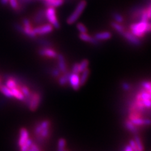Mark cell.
<instances>
[{"instance_id":"40","label":"cell","mask_w":151,"mask_h":151,"mask_svg":"<svg viewBox=\"0 0 151 151\" xmlns=\"http://www.w3.org/2000/svg\"><path fill=\"white\" fill-rule=\"evenodd\" d=\"M0 2L3 5H5V4H8L9 3V0H0Z\"/></svg>"},{"instance_id":"22","label":"cell","mask_w":151,"mask_h":151,"mask_svg":"<svg viewBox=\"0 0 151 151\" xmlns=\"http://www.w3.org/2000/svg\"><path fill=\"white\" fill-rule=\"evenodd\" d=\"M111 17L113 19V21H115L116 22L122 23L124 22V17L122 14L117 11H113L111 13Z\"/></svg>"},{"instance_id":"20","label":"cell","mask_w":151,"mask_h":151,"mask_svg":"<svg viewBox=\"0 0 151 151\" xmlns=\"http://www.w3.org/2000/svg\"><path fill=\"white\" fill-rule=\"evenodd\" d=\"M110 26L120 35H121L126 30L125 26L123 25L122 23L116 22L115 21H111L110 22Z\"/></svg>"},{"instance_id":"24","label":"cell","mask_w":151,"mask_h":151,"mask_svg":"<svg viewBox=\"0 0 151 151\" xmlns=\"http://www.w3.org/2000/svg\"><path fill=\"white\" fill-rule=\"evenodd\" d=\"M11 91L12 93L13 96L14 98H15L17 100L20 101L22 102L23 101V100H24L25 96L23 95V94L22 93V91L19 89V88H13L11 89Z\"/></svg>"},{"instance_id":"12","label":"cell","mask_w":151,"mask_h":151,"mask_svg":"<svg viewBox=\"0 0 151 151\" xmlns=\"http://www.w3.org/2000/svg\"><path fill=\"white\" fill-rule=\"evenodd\" d=\"M29 139V132L25 128H21L19 131V137L18 139V147H20L22 146L25 144L27 140Z\"/></svg>"},{"instance_id":"5","label":"cell","mask_w":151,"mask_h":151,"mask_svg":"<svg viewBox=\"0 0 151 151\" xmlns=\"http://www.w3.org/2000/svg\"><path fill=\"white\" fill-rule=\"evenodd\" d=\"M45 14L46 20L55 29H59L60 24L57 16L55 8L53 7H47L45 9Z\"/></svg>"},{"instance_id":"23","label":"cell","mask_w":151,"mask_h":151,"mask_svg":"<svg viewBox=\"0 0 151 151\" xmlns=\"http://www.w3.org/2000/svg\"><path fill=\"white\" fill-rule=\"evenodd\" d=\"M133 139L134 140L136 144L137 148L138 151H145V147L143 143V141L142 140L140 137L139 135V134L134 135Z\"/></svg>"},{"instance_id":"34","label":"cell","mask_w":151,"mask_h":151,"mask_svg":"<svg viewBox=\"0 0 151 151\" xmlns=\"http://www.w3.org/2000/svg\"><path fill=\"white\" fill-rule=\"evenodd\" d=\"M140 85L142 89L147 91L149 89L151 88V81H144L142 82H141Z\"/></svg>"},{"instance_id":"16","label":"cell","mask_w":151,"mask_h":151,"mask_svg":"<svg viewBox=\"0 0 151 151\" xmlns=\"http://www.w3.org/2000/svg\"><path fill=\"white\" fill-rule=\"evenodd\" d=\"M46 21L45 9H39L37 12L34 17V22L37 25H40L45 23Z\"/></svg>"},{"instance_id":"32","label":"cell","mask_w":151,"mask_h":151,"mask_svg":"<svg viewBox=\"0 0 151 151\" xmlns=\"http://www.w3.org/2000/svg\"><path fill=\"white\" fill-rule=\"evenodd\" d=\"M38 43H39L42 47H52L53 44L48 40L46 39H39L38 40Z\"/></svg>"},{"instance_id":"9","label":"cell","mask_w":151,"mask_h":151,"mask_svg":"<svg viewBox=\"0 0 151 151\" xmlns=\"http://www.w3.org/2000/svg\"><path fill=\"white\" fill-rule=\"evenodd\" d=\"M54 28L50 23H44L40 25H38L34 28V32L37 35H45L49 34L54 31Z\"/></svg>"},{"instance_id":"36","label":"cell","mask_w":151,"mask_h":151,"mask_svg":"<svg viewBox=\"0 0 151 151\" xmlns=\"http://www.w3.org/2000/svg\"><path fill=\"white\" fill-rule=\"evenodd\" d=\"M70 72L73 73H76V74H80V70H79V63H74L72 68H71V70Z\"/></svg>"},{"instance_id":"27","label":"cell","mask_w":151,"mask_h":151,"mask_svg":"<svg viewBox=\"0 0 151 151\" xmlns=\"http://www.w3.org/2000/svg\"><path fill=\"white\" fill-rule=\"evenodd\" d=\"M77 30L79 32V34H83V33H86L88 32V28L82 22H78L76 25Z\"/></svg>"},{"instance_id":"35","label":"cell","mask_w":151,"mask_h":151,"mask_svg":"<svg viewBox=\"0 0 151 151\" xmlns=\"http://www.w3.org/2000/svg\"><path fill=\"white\" fill-rule=\"evenodd\" d=\"M145 12L149 21L151 20V2L147 3L145 5Z\"/></svg>"},{"instance_id":"29","label":"cell","mask_w":151,"mask_h":151,"mask_svg":"<svg viewBox=\"0 0 151 151\" xmlns=\"http://www.w3.org/2000/svg\"><path fill=\"white\" fill-rule=\"evenodd\" d=\"M50 74L52 78L55 79H58L62 73H61L60 70L58 67H54L50 69Z\"/></svg>"},{"instance_id":"11","label":"cell","mask_w":151,"mask_h":151,"mask_svg":"<svg viewBox=\"0 0 151 151\" xmlns=\"http://www.w3.org/2000/svg\"><path fill=\"white\" fill-rule=\"evenodd\" d=\"M79 39L84 42H86L88 44H91L94 45H98L100 44V42L97 40L94 36H92L89 35L88 32L86 33H83V34H79Z\"/></svg>"},{"instance_id":"19","label":"cell","mask_w":151,"mask_h":151,"mask_svg":"<svg viewBox=\"0 0 151 151\" xmlns=\"http://www.w3.org/2000/svg\"><path fill=\"white\" fill-rule=\"evenodd\" d=\"M70 73V71L68 70L67 72L62 73L60 76L58 78V82L60 86H67L69 83V76Z\"/></svg>"},{"instance_id":"28","label":"cell","mask_w":151,"mask_h":151,"mask_svg":"<svg viewBox=\"0 0 151 151\" xmlns=\"http://www.w3.org/2000/svg\"><path fill=\"white\" fill-rule=\"evenodd\" d=\"M79 65L80 73H81L82 71H83L84 69H86V68H88L89 67V61L88 59H84L82 60L81 62L79 63Z\"/></svg>"},{"instance_id":"42","label":"cell","mask_w":151,"mask_h":151,"mask_svg":"<svg viewBox=\"0 0 151 151\" xmlns=\"http://www.w3.org/2000/svg\"><path fill=\"white\" fill-rule=\"evenodd\" d=\"M150 151H151V150H150Z\"/></svg>"},{"instance_id":"18","label":"cell","mask_w":151,"mask_h":151,"mask_svg":"<svg viewBox=\"0 0 151 151\" xmlns=\"http://www.w3.org/2000/svg\"><path fill=\"white\" fill-rule=\"evenodd\" d=\"M44 3V5L47 7L58 8L63 5L65 0H40Z\"/></svg>"},{"instance_id":"2","label":"cell","mask_w":151,"mask_h":151,"mask_svg":"<svg viewBox=\"0 0 151 151\" xmlns=\"http://www.w3.org/2000/svg\"><path fill=\"white\" fill-rule=\"evenodd\" d=\"M42 101V94L40 91H32L30 96L25 98L22 101L23 105L32 111H35L40 105Z\"/></svg>"},{"instance_id":"25","label":"cell","mask_w":151,"mask_h":151,"mask_svg":"<svg viewBox=\"0 0 151 151\" xmlns=\"http://www.w3.org/2000/svg\"><path fill=\"white\" fill-rule=\"evenodd\" d=\"M0 92H1L4 96H5L7 98H13V94L11 91V89H9L8 87H6L5 85L1 84L0 86Z\"/></svg>"},{"instance_id":"3","label":"cell","mask_w":151,"mask_h":151,"mask_svg":"<svg viewBox=\"0 0 151 151\" xmlns=\"http://www.w3.org/2000/svg\"><path fill=\"white\" fill-rule=\"evenodd\" d=\"M87 6V1L86 0H81L78 2L76 6L74 9L73 12L70 14L69 16L66 19V23L68 25H71L74 24L78 19L81 16L85 8Z\"/></svg>"},{"instance_id":"26","label":"cell","mask_w":151,"mask_h":151,"mask_svg":"<svg viewBox=\"0 0 151 151\" xmlns=\"http://www.w3.org/2000/svg\"><path fill=\"white\" fill-rule=\"evenodd\" d=\"M66 140L64 138H60L58 142V151H65L66 149Z\"/></svg>"},{"instance_id":"38","label":"cell","mask_w":151,"mask_h":151,"mask_svg":"<svg viewBox=\"0 0 151 151\" xmlns=\"http://www.w3.org/2000/svg\"><path fill=\"white\" fill-rule=\"evenodd\" d=\"M129 145L132 147V149H133L134 151H138L137 148V145L135 142V141L133 139H130L129 141Z\"/></svg>"},{"instance_id":"8","label":"cell","mask_w":151,"mask_h":151,"mask_svg":"<svg viewBox=\"0 0 151 151\" xmlns=\"http://www.w3.org/2000/svg\"><path fill=\"white\" fill-rule=\"evenodd\" d=\"M38 53L42 56L48 59H56L58 53L52 47H42L38 50Z\"/></svg>"},{"instance_id":"10","label":"cell","mask_w":151,"mask_h":151,"mask_svg":"<svg viewBox=\"0 0 151 151\" xmlns=\"http://www.w3.org/2000/svg\"><path fill=\"white\" fill-rule=\"evenodd\" d=\"M80 74L73 73L70 72L69 76V83L68 84L70 85L74 91H78L81 88V83H80Z\"/></svg>"},{"instance_id":"41","label":"cell","mask_w":151,"mask_h":151,"mask_svg":"<svg viewBox=\"0 0 151 151\" xmlns=\"http://www.w3.org/2000/svg\"><path fill=\"white\" fill-rule=\"evenodd\" d=\"M2 81H3V76L0 75V86L2 84Z\"/></svg>"},{"instance_id":"37","label":"cell","mask_w":151,"mask_h":151,"mask_svg":"<svg viewBox=\"0 0 151 151\" xmlns=\"http://www.w3.org/2000/svg\"><path fill=\"white\" fill-rule=\"evenodd\" d=\"M142 100V103L144 104V106L146 109H150L151 108V98L147 99H144Z\"/></svg>"},{"instance_id":"4","label":"cell","mask_w":151,"mask_h":151,"mask_svg":"<svg viewBox=\"0 0 151 151\" xmlns=\"http://www.w3.org/2000/svg\"><path fill=\"white\" fill-rule=\"evenodd\" d=\"M22 26L19 24H15L16 29L21 32L22 34L25 35L31 39H35L37 37V35L34 30V27H32V23L30 20L27 18H24L23 20Z\"/></svg>"},{"instance_id":"21","label":"cell","mask_w":151,"mask_h":151,"mask_svg":"<svg viewBox=\"0 0 151 151\" xmlns=\"http://www.w3.org/2000/svg\"><path fill=\"white\" fill-rule=\"evenodd\" d=\"M90 73L91 70L89 69V68L84 69L83 71L80 73V74H81V76H80V83H81V87L86 84L89 77V75H90Z\"/></svg>"},{"instance_id":"31","label":"cell","mask_w":151,"mask_h":151,"mask_svg":"<svg viewBox=\"0 0 151 151\" xmlns=\"http://www.w3.org/2000/svg\"><path fill=\"white\" fill-rule=\"evenodd\" d=\"M33 140L30 138L28 139L26 142L25 143V144H23L22 147H19L20 148V151H28V149L30 147V146L32 145V144L33 143Z\"/></svg>"},{"instance_id":"13","label":"cell","mask_w":151,"mask_h":151,"mask_svg":"<svg viewBox=\"0 0 151 151\" xmlns=\"http://www.w3.org/2000/svg\"><path fill=\"white\" fill-rule=\"evenodd\" d=\"M56 59L57 61H58V68L60 70L61 73L67 72L68 70V65L67 64H66V60L64 55L62 54H58Z\"/></svg>"},{"instance_id":"6","label":"cell","mask_w":151,"mask_h":151,"mask_svg":"<svg viewBox=\"0 0 151 151\" xmlns=\"http://www.w3.org/2000/svg\"><path fill=\"white\" fill-rule=\"evenodd\" d=\"M145 6V5H142V4H138V5L132 6L129 12L130 20L133 22L140 21Z\"/></svg>"},{"instance_id":"7","label":"cell","mask_w":151,"mask_h":151,"mask_svg":"<svg viewBox=\"0 0 151 151\" xmlns=\"http://www.w3.org/2000/svg\"><path fill=\"white\" fill-rule=\"evenodd\" d=\"M121 36L132 45L135 47H139L142 44V42L139 38L137 37L134 34H132L129 30H127L123 33Z\"/></svg>"},{"instance_id":"1","label":"cell","mask_w":151,"mask_h":151,"mask_svg":"<svg viewBox=\"0 0 151 151\" xmlns=\"http://www.w3.org/2000/svg\"><path fill=\"white\" fill-rule=\"evenodd\" d=\"M129 30L132 34L142 39L151 33V22H133L129 25Z\"/></svg>"},{"instance_id":"39","label":"cell","mask_w":151,"mask_h":151,"mask_svg":"<svg viewBox=\"0 0 151 151\" xmlns=\"http://www.w3.org/2000/svg\"><path fill=\"white\" fill-rule=\"evenodd\" d=\"M123 151H134V150L129 144H127L124 147V149H123Z\"/></svg>"},{"instance_id":"33","label":"cell","mask_w":151,"mask_h":151,"mask_svg":"<svg viewBox=\"0 0 151 151\" xmlns=\"http://www.w3.org/2000/svg\"><path fill=\"white\" fill-rule=\"evenodd\" d=\"M121 88L125 91H129L132 89V85L127 81H122L121 83Z\"/></svg>"},{"instance_id":"14","label":"cell","mask_w":151,"mask_h":151,"mask_svg":"<svg viewBox=\"0 0 151 151\" xmlns=\"http://www.w3.org/2000/svg\"><path fill=\"white\" fill-rule=\"evenodd\" d=\"M134 125L137 126L138 127H142L146 126L151 125V119H148V118H144V116L137 118L132 120H130Z\"/></svg>"},{"instance_id":"30","label":"cell","mask_w":151,"mask_h":151,"mask_svg":"<svg viewBox=\"0 0 151 151\" xmlns=\"http://www.w3.org/2000/svg\"><path fill=\"white\" fill-rule=\"evenodd\" d=\"M9 3L11 8L15 11L21 10L20 6L19 5L18 0H9Z\"/></svg>"},{"instance_id":"15","label":"cell","mask_w":151,"mask_h":151,"mask_svg":"<svg viewBox=\"0 0 151 151\" xmlns=\"http://www.w3.org/2000/svg\"><path fill=\"white\" fill-rule=\"evenodd\" d=\"M94 37L99 42L106 41L111 39L112 34L109 31H101L95 33L94 34Z\"/></svg>"},{"instance_id":"17","label":"cell","mask_w":151,"mask_h":151,"mask_svg":"<svg viewBox=\"0 0 151 151\" xmlns=\"http://www.w3.org/2000/svg\"><path fill=\"white\" fill-rule=\"evenodd\" d=\"M124 126L125 129L129 132H130V133L133 134L134 135L139 134L140 131L139 127L134 125L129 119H127L124 121Z\"/></svg>"}]
</instances>
